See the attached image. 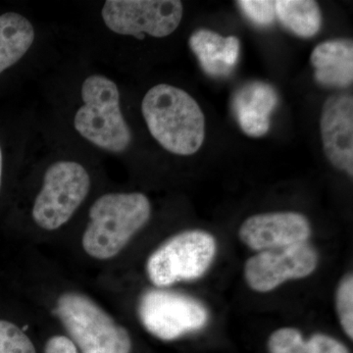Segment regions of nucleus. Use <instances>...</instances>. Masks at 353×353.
<instances>
[{
	"instance_id": "1",
	"label": "nucleus",
	"mask_w": 353,
	"mask_h": 353,
	"mask_svg": "<svg viewBox=\"0 0 353 353\" xmlns=\"http://www.w3.org/2000/svg\"><path fill=\"white\" fill-rule=\"evenodd\" d=\"M146 126L167 152L192 155L205 138V118L194 99L181 88L160 83L148 90L141 103Z\"/></svg>"
},
{
	"instance_id": "2",
	"label": "nucleus",
	"mask_w": 353,
	"mask_h": 353,
	"mask_svg": "<svg viewBox=\"0 0 353 353\" xmlns=\"http://www.w3.org/2000/svg\"><path fill=\"white\" fill-rule=\"evenodd\" d=\"M152 215L150 199L141 192L106 194L90 210L82 238L83 250L92 259L108 260L119 254Z\"/></svg>"
},
{
	"instance_id": "3",
	"label": "nucleus",
	"mask_w": 353,
	"mask_h": 353,
	"mask_svg": "<svg viewBox=\"0 0 353 353\" xmlns=\"http://www.w3.org/2000/svg\"><path fill=\"white\" fill-rule=\"evenodd\" d=\"M83 104L74 118L76 131L92 145L113 153L124 152L132 134L123 117L117 85L102 75H92L82 85Z\"/></svg>"
},
{
	"instance_id": "4",
	"label": "nucleus",
	"mask_w": 353,
	"mask_h": 353,
	"mask_svg": "<svg viewBox=\"0 0 353 353\" xmlns=\"http://www.w3.org/2000/svg\"><path fill=\"white\" fill-rule=\"evenodd\" d=\"M55 313L81 353H131L129 332L90 297L65 292Z\"/></svg>"
},
{
	"instance_id": "5",
	"label": "nucleus",
	"mask_w": 353,
	"mask_h": 353,
	"mask_svg": "<svg viewBox=\"0 0 353 353\" xmlns=\"http://www.w3.org/2000/svg\"><path fill=\"white\" fill-rule=\"evenodd\" d=\"M217 252L214 236L201 230L176 234L154 250L146 262V274L155 287L165 288L202 277Z\"/></svg>"
},
{
	"instance_id": "6",
	"label": "nucleus",
	"mask_w": 353,
	"mask_h": 353,
	"mask_svg": "<svg viewBox=\"0 0 353 353\" xmlns=\"http://www.w3.org/2000/svg\"><path fill=\"white\" fill-rule=\"evenodd\" d=\"M90 190V176L85 167L74 161L55 162L44 174L32 219L46 231L59 229L75 214Z\"/></svg>"
},
{
	"instance_id": "7",
	"label": "nucleus",
	"mask_w": 353,
	"mask_h": 353,
	"mask_svg": "<svg viewBox=\"0 0 353 353\" xmlns=\"http://www.w3.org/2000/svg\"><path fill=\"white\" fill-rule=\"evenodd\" d=\"M138 314L146 331L160 340L173 341L203 328L208 309L192 297L161 289L141 296Z\"/></svg>"
},
{
	"instance_id": "8",
	"label": "nucleus",
	"mask_w": 353,
	"mask_h": 353,
	"mask_svg": "<svg viewBox=\"0 0 353 353\" xmlns=\"http://www.w3.org/2000/svg\"><path fill=\"white\" fill-rule=\"evenodd\" d=\"M183 3L176 0H108L101 16L109 30L123 36L165 38L182 21Z\"/></svg>"
},
{
	"instance_id": "9",
	"label": "nucleus",
	"mask_w": 353,
	"mask_h": 353,
	"mask_svg": "<svg viewBox=\"0 0 353 353\" xmlns=\"http://www.w3.org/2000/svg\"><path fill=\"white\" fill-rule=\"evenodd\" d=\"M318 254L307 243L264 250L246 261L245 277L250 289L259 292L275 290L283 283L311 275Z\"/></svg>"
},
{
	"instance_id": "10",
	"label": "nucleus",
	"mask_w": 353,
	"mask_h": 353,
	"mask_svg": "<svg viewBox=\"0 0 353 353\" xmlns=\"http://www.w3.org/2000/svg\"><path fill=\"white\" fill-rule=\"evenodd\" d=\"M239 234L246 246L260 252L307 243L311 227L299 213H264L248 218Z\"/></svg>"
},
{
	"instance_id": "11",
	"label": "nucleus",
	"mask_w": 353,
	"mask_h": 353,
	"mask_svg": "<svg viewBox=\"0 0 353 353\" xmlns=\"http://www.w3.org/2000/svg\"><path fill=\"white\" fill-rule=\"evenodd\" d=\"M320 130L325 154L339 170L353 176V99L350 94L329 97L322 109Z\"/></svg>"
},
{
	"instance_id": "12",
	"label": "nucleus",
	"mask_w": 353,
	"mask_h": 353,
	"mask_svg": "<svg viewBox=\"0 0 353 353\" xmlns=\"http://www.w3.org/2000/svg\"><path fill=\"white\" fill-rule=\"evenodd\" d=\"M278 94L266 83L254 82L241 88L233 101V109L241 129L254 138L270 129V115L278 105Z\"/></svg>"
},
{
	"instance_id": "13",
	"label": "nucleus",
	"mask_w": 353,
	"mask_h": 353,
	"mask_svg": "<svg viewBox=\"0 0 353 353\" xmlns=\"http://www.w3.org/2000/svg\"><path fill=\"white\" fill-rule=\"evenodd\" d=\"M190 48L209 76H229L239 61L240 41L236 37H224L210 30L201 29L190 38Z\"/></svg>"
},
{
	"instance_id": "14",
	"label": "nucleus",
	"mask_w": 353,
	"mask_h": 353,
	"mask_svg": "<svg viewBox=\"0 0 353 353\" xmlns=\"http://www.w3.org/2000/svg\"><path fill=\"white\" fill-rule=\"evenodd\" d=\"M315 79L326 87L347 88L353 81V44L348 39L325 41L310 57Z\"/></svg>"
},
{
	"instance_id": "15",
	"label": "nucleus",
	"mask_w": 353,
	"mask_h": 353,
	"mask_svg": "<svg viewBox=\"0 0 353 353\" xmlns=\"http://www.w3.org/2000/svg\"><path fill=\"white\" fill-rule=\"evenodd\" d=\"M34 41V29L27 18L16 12L0 16V74L24 57Z\"/></svg>"
},
{
	"instance_id": "16",
	"label": "nucleus",
	"mask_w": 353,
	"mask_h": 353,
	"mask_svg": "<svg viewBox=\"0 0 353 353\" xmlns=\"http://www.w3.org/2000/svg\"><path fill=\"white\" fill-rule=\"evenodd\" d=\"M275 11L282 25L297 37L312 38L320 31L321 11L313 0H279Z\"/></svg>"
},
{
	"instance_id": "17",
	"label": "nucleus",
	"mask_w": 353,
	"mask_h": 353,
	"mask_svg": "<svg viewBox=\"0 0 353 353\" xmlns=\"http://www.w3.org/2000/svg\"><path fill=\"white\" fill-rule=\"evenodd\" d=\"M0 353H37L31 339L20 327L0 320Z\"/></svg>"
},
{
	"instance_id": "18",
	"label": "nucleus",
	"mask_w": 353,
	"mask_h": 353,
	"mask_svg": "<svg viewBox=\"0 0 353 353\" xmlns=\"http://www.w3.org/2000/svg\"><path fill=\"white\" fill-rule=\"evenodd\" d=\"M336 306L343 331L353 336V278L352 274L341 281L336 294Z\"/></svg>"
},
{
	"instance_id": "19",
	"label": "nucleus",
	"mask_w": 353,
	"mask_h": 353,
	"mask_svg": "<svg viewBox=\"0 0 353 353\" xmlns=\"http://www.w3.org/2000/svg\"><path fill=\"white\" fill-rule=\"evenodd\" d=\"M268 350L270 353H306V341L299 330L279 329L269 338Z\"/></svg>"
},
{
	"instance_id": "20",
	"label": "nucleus",
	"mask_w": 353,
	"mask_h": 353,
	"mask_svg": "<svg viewBox=\"0 0 353 353\" xmlns=\"http://www.w3.org/2000/svg\"><path fill=\"white\" fill-rule=\"evenodd\" d=\"M241 10L254 24L269 26L275 21V1L269 0H241Z\"/></svg>"
},
{
	"instance_id": "21",
	"label": "nucleus",
	"mask_w": 353,
	"mask_h": 353,
	"mask_svg": "<svg viewBox=\"0 0 353 353\" xmlns=\"http://www.w3.org/2000/svg\"><path fill=\"white\" fill-rule=\"evenodd\" d=\"M306 353H350L341 341L328 334H315L306 341Z\"/></svg>"
},
{
	"instance_id": "22",
	"label": "nucleus",
	"mask_w": 353,
	"mask_h": 353,
	"mask_svg": "<svg viewBox=\"0 0 353 353\" xmlns=\"http://www.w3.org/2000/svg\"><path fill=\"white\" fill-rule=\"evenodd\" d=\"M44 353H81L71 339L65 336H53L46 341Z\"/></svg>"
},
{
	"instance_id": "23",
	"label": "nucleus",
	"mask_w": 353,
	"mask_h": 353,
	"mask_svg": "<svg viewBox=\"0 0 353 353\" xmlns=\"http://www.w3.org/2000/svg\"><path fill=\"white\" fill-rule=\"evenodd\" d=\"M2 180V152L1 148H0V187H1Z\"/></svg>"
}]
</instances>
